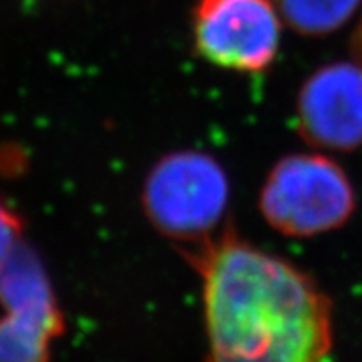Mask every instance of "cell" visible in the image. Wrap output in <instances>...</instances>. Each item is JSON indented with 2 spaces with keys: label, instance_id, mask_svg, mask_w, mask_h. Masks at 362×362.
Segmentation results:
<instances>
[{
  "label": "cell",
  "instance_id": "6da1fadb",
  "mask_svg": "<svg viewBox=\"0 0 362 362\" xmlns=\"http://www.w3.org/2000/svg\"><path fill=\"white\" fill-rule=\"evenodd\" d=\"M187 257L204 285L209 362H329L331 301L303 272L233 233Z\"/></svg>",
  "mask_w": 362,
  "mask_h": 362
},
{
  "label": "cell",
  "instance_id": "7a4b0ae2",
  "mask_svg": "<svg viewBox=\"0 0 362 362\" xmlns=\"http://www.w3.org/2000/svg\"><path fill=\"white\" fill-rule=\"evenodd\" d=\"M357 205L348 174L320 153H294L277 161L259 196L268 224L286 237L305 238L342 228Z\"/></svg>",
  "mask_w": 362,
  "mask_h": 362
},
{
  "label": "cell",
  "instance_id": "3957f363",
  "mask_svg": "<svg viewBox=\"0 0 362 362\" xmlns=\"http://www.w3.org/2000/svg\"><path fill=\"white\" fill-rule=\"evenodd\" d=\"M228 204V174L204 152L168 153L144 180V213L153 228L172 240L205 243L224 218Z\"/></svg>",
  "mask_w": 362,
  "mask_h": 362
},
{
  "label": "cell",
  "instance_id": "277c9868",
  "mask_svg": "<svg viewBox=\"0 0 362 362\" xmlns=\"http://www.w3.org/2000/svg\"><path fill=\"white\" fill-rule=\"evenodd\" d=\"M0 362H50L63 315L43 262L21 240L0 267Z\"/></svg>",
  "mask_w": 362,
  "mask_h": 362
},
{
  "label": "cell",
  "instance_id": "5b68a950",
  "mask_svg": "<svg viewBox=\"0 0 362 362\" xmlns=\"http://www.w3.org/2000/svg\"><path fill=\"white\" fill-rule=\"evenodd\" d=\"M279 39L281 15L274 0H198L194 8L196 50L220 69L267 71Z\"/></svg>",
  "mask_w": 362,
  "mask_h": 362
},
{
  "label": "cell",
  "instance_id": "8992f818",
  "mask_svg": "<svg viewBox=\"0 0 362 362\" xmlns=\"http://www.w3.org/2000/svg\"><path fill=\"white\" fill-rule=\"evenodd\" d=\"M301 137L316 148L362 146V63L337 62L315 71L298 96Z\"/></svg>",
  "mask_w": 362,
  "mask_h": 362
},
{
  "label": "cell",
  "instance_id": "52a82bcc",
  "mask_svg": "<svg viewBox=\"0 0 362 362\" xmlns=\"http://www.w3.org/2000/svg\"><path fill=\"white\" fill-rule=\"evenodd\" d=\"M362 0H276L285 23L298 34L322 37L333 34L357 13Z\"/></svg>",
  "mask_w": 362,
  "mask_h": 362
},
{
  "label": "cell",
  "instance_id": "ba28073f",
  "mask_svg": "<svg viewBox=\"0 0 362 362\" xmlns=\"http://www.w3.org/2000/svg\"><path fill=\"white\" fill-rule=\"evenodd\" d=\"M21 235H23L21 216L0 202V267L21 243Z\"/></svg>",
  "mask_w": 362,
  "mask_h": 362
},
{
  "label": "cell",
  "instance_id": "9c48e42d",
  "mask_svg": "<svg viewBox=\"0 0 362 362\" xmlns=\"http://www.w3.org/2000/svg\"><path fill=\"white\" fill-rule=\"evenodd\" d=\"M353 54L358 63H362V19L353 34Z\"/></svg>",
  "mask_w": 362,
  "mask_h": 362
}]
</instances>
